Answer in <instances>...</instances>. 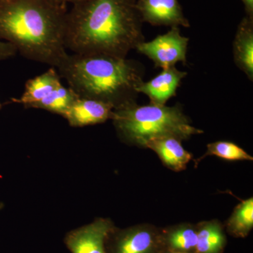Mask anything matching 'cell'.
Returning <instances> with one entry per match:
<instances>
[{
	"instance_id": "obj_1",
	"label": "cell",
	"mask_w": 253,
	"mask_h": 253,
	"mask_svg": "<svg viewBox=\"0 0 253 253\" xmlns=\"http://www.w3.org/2000/svg\"><path fill=\"white\" fill-rule=\"evenodd\" d=\"M141 21L134 0H83L68 12L66 49L126 58L143 42Z\"/></svg>"
},
{
	"instance_id": "obj_2",
	"label": "cell",
	"mask_w": 253,
	"mask_h": 253,
	"mask_svg": "<svg viewBox=\"0 0 253 253\" xmlns=\"http://www.w3.org/2000/svg\"><path fill=\"white\" fill-rule=\"evenodd\" d=\"M66 5L53 0H0V41L26 59L59 67L68 56Z\"/></svg>"
},
{
	"instance_id": "obj_3",
	"label": "cell",
	"mask_w": 253,
	"mask_h": 253,
	"mask_svg": "<svg viewBox=\"0 0 253 253\" xmlns=\"http://www.w3.org/2000/svg\"><path fill=\"white\" fill-rule=\"evenodd\" d=\"M56 68L80 97L99 100L114 109L133 102L142 83L132 61L109 55L68 54Z\"/></svg>"
},
{
	"instance_id": "obj_4",
	"label": "cell",
	"mask_w": 253,
	"mask_h": 253,
	"mask_svg": "<svg viewBox=\"0 0 253 253\" xmlns=\"http://www.w3.org/2000/svg\"><path fill=\"white\" fill-rule=\"evenodd\" d=\"M111 119L123 137L143 147L148 141L158 138L173 137L182 141L203 133L191 126L177 106H138L130 102L113 110Z\"/></svg>"
},
{
	"instance_id": "obj_5",
	"label": "cell",
	"mask_w": 253,
	"mask_h": 253,
	"mask_svg": "<svg viewBox=\"0 0 253 253\" xmlns=\"http://www.w3.org/2000/svg\"><path fill=\"white\" fill-rule=\"evenodd\" d=\"M189 38L181 36L177 27L152 41L141 42L135 49L152 60L158 67H173L178 62L185 63Z\"/></svg>"
},
{
	"instance_id": "obj_6",
	"label": "cell",
	"mask_w": 253,
	"mask_h": 253,
	"mask_svg": "<svg viewBox=\"0 0 253 253\" xmlns=\"http://www.w3.org/2000/svg\"><path fill=\"white\" fill-rule=\"evenodd\" d=\"M136 8L141 20L154 26H189L178 0H138Z\"/></svg>"
},
{
	"instance_id": "obj_7",
	"label": "cell",
	"mask_w": 253,
	"mask_h": 253,
	"mask_svg": "<svg viewBox=\"0 0 253 253\" xmlns=\"http://www.w3.org/2000/svg\"><path fill=\"white\" fill-rule=\"evenodd\" d=\"M111 230V221L99 219L70 233L66 243L73 253H106L105 241Z\"/></svg>"
},
{
	"instance_id": "obj_8",
	"label": "cell",
	"mask_w": 253,
	"mask_h": 253,
	"mask_svg": "<svg viewBox=\"0 0 253 253\" xmlns=\"http://www.w3.org/2000/svg\"><path fill=\"white\" fill-rule=\"evenodd\" d=\"M112 105L99 100L79 97L74 101L63 118L70 126H84L106 122L112 118Z\"/></svg>"
},
{
	"instance_id": "obj_9",
	"label": "cell",
	"mask_w": 253,
	"mask_h": 253,
	"mask_svg": "<svg viewBox=\"0 0 253 253\" xmlns=\"http://www.w3.org/2000/svg\"><path fill=\"white\" fill-rule=\"evenodd\" d=\"M186 76V72L179 71L174 66L164 68L151 81L140 83L136 88V92L147 95L151 104L165 105L176 94L181 80Z\"/></svg>"
},
{
	"instance_id": "obj_10",
	"label": "cell",
	"mask_w": 253,
	"mask_h": 253,
	"mask_svg": "<svg viewBox=\"0 0 253 253\" xmlns=\"http://www.w3.org/2000/svg\"><path fill=\"white\" fill-rule=\"evenodd\" d=\"M145 147L153 150L168 168L176 172L184 170L192 158L191 154L181 144V141L175 138L152 139L146 143Z\"/></svg>"
},
{
	"instance_id": "obj_11",
	"label": "cell",
	"mask_w": 253,
	"mask_h": 253,
	"mask_svg": "<svg viewBox=\"0 0 253 253\" xmlns=\"http://www.w3.org/2000/svg\"><path fill=\"white\" fill-rule=\"evenodd\" d=\"M60 78L59 73L55 68H50L42 74L28 80L22 96L20 99H13V102L23 104L26 108H31L62 84Z\"/></svg>"
},
{
	"instance_id": "obj_12",
	"label": "cell",
	"mask_w": 253,
	"mask_h": 253,
	"mask_svg": "<svg viewBox=\"0 0 253 253\" xmlns=\"http://www.w3.org/2000/svg\"><path fill=\"white\" fill-rule=\"evenodd\" d=\"M251 19L240 24L234 42V61L248 77L253 78V28Z\"/></svg>"
},
{
	"instance_id": "obj_13",
	"label": "cell",
	"mask_w": 253,
	"mask_h": 253,
	"mask_svg": "<svg viewBox=\"0 0 253 253\" xmlns=\"http://www.w3.org/2000/svg\"><path fill=\"white\" fill-rule=\"evenodd\" d=\"M79 97L69 86L66 87L61 84L31 108L46 110L61 115L63 117L74 101Z\"/></svg>"
},
{
	"instance_id": "obj_14",
	"label": "cell",
	"mask_w": 253,
	"mask_h": 253,
	"mask_svg": "<svg viewBox=\"0 0 253 253\" xmlns=\"http://www.w3.org/2000/svg\"><path fill=\"white\" fill-rule=\"evenodd\" d=\"M155 244L152 233L136 229L126 232L118 241L116 253H151Z\"/></svg>"
},
{
	"instance_id": "obj_15",
	"label": "cell",
	"mask_w": 253,
	"mask_h": 253,
	"mask_svg": "<svg viewBox=\"0 0 253 253\" xmlns=\"http://www.w3.org/2000/svg\"><path fill=\"white\" fill-rule=\"evenodd\" d=\"M224 244V236L217 222L206 223L197 231L198 253H219Z\"/></svg>"
},
{
	"instance_id": "obj_16",
	"label": "cell",
	"mask_w": 253,
	"mask_h": 253,
	"mask_svg": "<svg viewBox=\"0 0 253 253\" xmlns=\"http://www.w3.org/2000/svg\"><path fill=\"white\" fill-rule=\"evenodd\" d=\"M231 232L237 236H246L253 226V199L242 201L235 208L228 222Z\"/></svg>"
},
{
	"instance_id": "obj_17",
	"label": "cell",
	"mask_w": 253,
	"mask_h": 253,
	"mask_svg": "<svg viewBox=\"0 0 253 253\" xmlns=\"http://www.w3.org/2000/svg\"><path fill=\"white\" fill-rule=\"evenodd\" d=\"M208 156H215L227 161H253V157L240 146L229 141H216L208 145L207 152L201 159Z\"/></svg>"
},
{
	"instance_id": "obj_18",
	"label": "cell",
	"mask_w": 253,
	"mask_h": 253,
	"mask_svg": "<svg viewBox=\"0 0 253 253\" xmlns=\"http://www.w3.org/2000/svg\"><path fill=\"white\" fill-rule=\"evenodd\" d=\"M168 243L174 251L186 252L196 249L197 231L189 227H181L168 236Z\"/></svg>"
},
{
	"instance_id": "obj_19",
	"label": "cell",
	"mask_w": 253,
	"mask_h": 253,
	"mask_svg": "<svg viewBox=\"0 0 253 253\" xmlns=\"http://www.w3.org/2000/svg\"><path fill=\"white\" fill-rule=\"evenodd\" d=\"M17 53L16 48L10 43L0 41V61L14 57Z\"/></svg>"
},
{
	"instance_id": "obj_20",
	"label": "cell",
	"mask_w": 253,
	"mask_h": 253,
	"mask_svg": "<svg viewBox=\"0 0 253 253\" xmlns=\"http://www.w3.org/2000/svg\"><path fill=\"white\" fill-rule=\"evenodd\" d=\"M245 5H246V9L250 14H252L253 11V0H243Z\"/></svg>"
},
{
	"instance_id": "obj_21",
	"label": "cell",
	"mask_w": 253,
	"mask_h": 253,
	"mask_svg": "<svg viewBox=\"0 0 253 253\" xmlns=\"http://www.w3.org/2000/svg\"><path fill=\"white\" fill-rule=\"evenodd\" d=\"M53 1L62 4H66L67 3H72L73 4H74L80 2V1H83V0H53Z\"/></svg>"
},
{
	"instance_id": "obj_22",
	"label": "cell",
	"mask_w": 253,
	"mask_h": 253,
	"mask_svg": "<svg viewBox=\"0 0 253 253\" xmlns=\"http://www.w3.org/2000/svg\"><path fill=\"white\" fill-rule=\"evenodd\" d=\"M186 253L184 252H174V253Z\"/></svg>"
},
{
	"instance_id": "obj_23",
	"label": "cell",
	"mask_w": 253,
	"mask_h": 253,
	"mask_svg": "<svg viewBox=\"0 0 253 253\" xmlns=\"http://www.w3.org/2000/svg\"><path fill=\"white\" fill-rule=\"evenodd\" d=\"M1 104H0V109H1Z\"/></svg>"
}]
</instances>
